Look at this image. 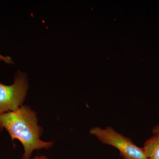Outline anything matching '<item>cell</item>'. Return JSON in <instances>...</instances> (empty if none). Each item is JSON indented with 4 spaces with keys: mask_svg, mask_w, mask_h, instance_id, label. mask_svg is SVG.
Segmentation results:
<instances>
[{
    "mask_svg": "<svg viewBox=\"0 0 159 159\" xmlns=\"http://www.w3.org/2000/svg\"><path fill=\"white\" fill-rule=\"evenodd\" d=\"M6 129L11 140L17 139L24 148L22 159H30L34 150L48 149L53 142L40 139L43 129L38 124L36 114L28 106H22L14 111L0 115V131Z\"/></svg>",
    "mask_w": 159,
    "mask_h": 159,
    "instance_id": "cell-1",
    "label": "cell"
},
{
    "mask_svg": "<svg viewBox=\"0 0 159 159\" xmlns=\"http://www.w3.org/2000/svg\"><path fill=\"white\" fill-rule=\"evenodd\" d=\"M89 132L102 144L117 148L123 159H147L143 147L137 146L131 139L117 132L110 126L105 129L94 127Z\"/></svg>",
    "mask_w": 159,
    "mask_h": 159,
    "instance_id": "cell-2",
    "label": "cell"
},
{
    "mask_svg": "<svg viewBox=\"0 0 159 159\" xmlns=\"http://www.w3.org/2000/svg\"><path fill=\"white\" fill-rule=\"evenodd\" d=\"M28 89L27 77L20 72L16 74L11 85L0 82V115L14 111L23 106Z\"/></svg>",
    "mask_w": 159,
    "mask_h": 159,
    "instance_id": "cell-3",
    "label": "cell"
},
{
    "mask_svg": "<svg viewBox=\"0 0 159 159\" xmlns=\"http://www.w3.org/2000/svg\"><path fill=\"white\" fill-rule=\"evenodd\" d=\"M143 148L147 159H159V135H154L148 139Z\"/></svg>",
    "mask_w": 159,
    "mask_h": 159,
    "instance_id": "cell-4",
    "label": "cell"
},
{
    "mask_svg": "<svg viewBox=\"0 0 159 159\" xmlns=\"http://www.w3.org/2000/svg\"><path fill=\"white\" fill-rule=\"evenodd\" d=\"M152 133L154 135H159V123L154 126L152 130Z\"/></svg>",
    "mask_w": 159,
    "mask_h": 159,
    "instance_id": "cell-5",
    "label": "cell"
},
{
    "mask_svg": "<svg viewBox=\"0 0 159 159\" xmlns=\"http://www.w3.org/2000/svg\"><path fill=\"white\" fill-rule=\"evenodd\" d=\"M32 159H48L47 157L44 156L42 155L41 156H37Z\"/></svg>",
    "mask_w": 159,
    "mask_h": 159,
    "instance_id": "cell-6",
    "label": "cell"
}]
</instances>
